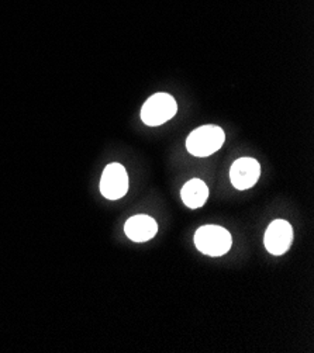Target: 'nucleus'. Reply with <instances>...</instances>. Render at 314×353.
I'll return each instance as SVG.
<instances>
[{
	"label": "nucleus",
	"mask_w": 314,
	"mask_h": 353,
	"mask_svg": "<svg viewBox=\"0 0 314 353\" xmlns=\"http://www.w3.org/2000/svg\"><path fill=\"white\" fill-rule=\"evenodd\" d=\"M226 141V134L219 125H202L193 130L186 138V150L197 158L210 157L217 152Z\"/></svg>",
	"instance_id": "obj_1"
},
{
	"label": "nucleus",
	"mask_w": 314,
	"mask_h": 353,
	"mask_svg": "<svg viewBox=\"0 0 314 353\" xmlns=\"http://www.w3.org/2000/svg\"><path fill=\"white\" fill-rule=\"evenodd\" d=\"M196 248L212 258L226 255L233 245L231 234L220 225H203L195 234Z\"/></svg>",
	"instance_id": "obj_2"
},
{
	"label": "nucleus",
	"mask_w": 314,
	"mask_h": 353,
	"mask_svg": "<svg viewBox=\"0 0 314 353\" xmlns=\"http://www.w3.org/2000/svg\"><path fill=\"white\" fill-rule=\"evenodd\" d=\"M178 103L169 93H155L143 105L141 120L148 127H158L175 117Z\"/></svg>",
	"instance_id": "obj_3"
},
{
	"label": "nucleus",
	"mask_w": 314,
	"mask_h": 353,
	"mask_svg": "<svg viewBox=\"0 0 314 353\" xmlns=\"http://www.w3.org/2000/svg\"><path fill=\"white\" fill-rule=\"evenodd\" d=\"M100 192L108 200H119L128 192V174L123 165L110 163L103 170Z\"/></svg>",
	"instance_id": "obj_4"
},
{
	"label": "nucleus",
	"mask_w": 314,
	"mask_h": 353,
	"mask_svg": "<svg viewBox=\"0 0 314 353\" xmlns=\"http://www.w3.org/2000/svg\"><path fill=\"white\" fill-rule=\"evenodd\" d=\"M293 242V228L286 220H275L265 231L264 245L269 254L281 256L286 254Z\"/></svg>",
	"instance_id": "obj_5"
},
{
	"label": "nucleus",
	"mask_w": 314,
	"mask_h": 353,
	"mask_svg": "<svg viewBox=\"0 0 314 353\" xmlns=\"http://www.w3.org/2000/svg\"><path fill=\"white\" fill-rule=\"evenodd\" d=\"M261 176V165L254 158H239L230 169V181L238 190H248L257 185Z\"/></svg>",
	"instance_id": "obj_6"
},
{
	"label": "nucleus",
	"mask_w": 314,
	"mask_h": 353,
	"mask_svg": "<svg viewBox=\"0 0 314 353\" xmlns=\"http://www.w3.org/2000/svg\"><path fill=\"white\" fill-rule=\"evenodd\" d=\"M124 232L134 242H147L157 235L158 224L150 216L138 214L126 221Z\"/></svg>",
	"instance_id": "obj_7"
},
{
	"label": "nucleus",
	"mask_w": 314,
	"mask_h": 353,
	"mask_svg": "<svg viewBox=\"0 0 314 353\" xmlns=\"http://www.w3.org/2000/svg\"><path fill=\"white\" fill-rule=\"evenodd\" d=\"M182 201L189 208H200L208 199V188L200 179H192L181 190Z\"/></svg>",
	"instance_id": "obj_8"
}]
</instances>
